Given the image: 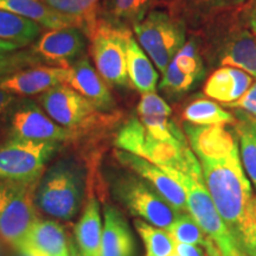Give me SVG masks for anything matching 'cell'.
Returning a JSON list of instances; mask_svg holds the SVG:
<instances>
[{"mask_svg": "<svg viewBox=\"0 0 256 256\" xmlns=\"http://www.w3.org/2000/svg\"><path fill=\"white\" fill-rule=\"evenodd\" d=\"M188 145L202 168L204 183L238 249L256 256L255 197L243 170L238 140L226 124H183Z\"/></svg>", "mask_w": 256, "mask_h": 256, "instance_id": "cell-1", "label": "cell"}, {"mask_svg": "<svg viewBox=\"0 0 256 256\" xmlns=\"http://www.w3.org/2000/svg\"><path fill=\"white\" fill-rule=\"evenodd\" d=\"M194 34L208 70L234 66L256 78V34L243 6L216 16Z\"/></svg>", "mask_w": 256, "mask_h": 256, "instance_id": "cell-2", "label": "cell"}, {"mask_svg": "<svg viewBox=\"0 0 256 256\" xmlns=\"http://www.w3.org/2000/svg\"><path fill=\"white\" fill-rule=\"evenodd\" d=\"M119 150L148 160L162 170L171 168L194 178H203L202 168L188 144H168L153 138L138 116L130 118L115 136Z\"/></svg>", "mask_w": 256, "mask_h": 256, "instance_id": "cell-3", "label": "cell"}, {"mask_svg": "<svg viewBox=\"0 0 256 256\" xmlns=\"http://www.w3.org/2000/svg\"><path fill=\"white\" fill-rule=\"evenodd\" d=\"M84 192V171L74 159H60L40 177L34 206L54 218L70 220L78 214Z\"/></svg>", "mask_w": 256, "mask_h": 256, "instance_id": "cell-4", "label": "cell"}, {"mask_svg": "<svg viewBox=\"0 0 256 256\" xmlns=\"http://www.w3.org/2000/svg\"><path fill=\"white\" fill-rule=\"evenodd\" d=\"M133 30L139 46L162 74L188 37L186 25L168 10H151L142 22L133 25Z\"/></svg>", "mask_w": 256, "mask_h": 256, "instance_id": "cell-5", "label": "cell"}, {"mask_svg": "<svg viewBox=\"0 0 256 256\" xmlns=\"http://www.w3.org/2000/svg\"><path fill=\"white\" fill-rule=\"evenodd\" d=\"M40 102L56 124L80 134L104 128L114 121L112 115L104 114L66 84H58L43 92Z\"/></svg>", "mask_w": 256, "mask_h": 256, "instance_id": "cell-6", "label": "cell"}, {"mask_svg": "<svg viewBox=\"0 0 256 256\" xmlns=\"http://www.w3.org/2000/svg\"><path fill=\"white\" fill-rule=\"evenodd\" d=\"M36 184L0 180V238L22 250L37 222L32 190Z\"/></svg>", "mask_w": 256, "mask_h": 256, "instance_id": "cell-7", "label": "cell"}, {"mask_svg": "<svg viewBox=\"0 0 256 256\" xmlns=\"http://www.w3.org/2000/svg\"><path fill=\"white\" fill-rule=\"evenodd\" d=\"M132 31L107 19H98L92 40L95 68L106 83L115 87L130 84L127 74V40Z\"/></svg>", "mask_w": 256, "mask_h": 256, "instance_id": "cell-8", "label": "cell"}, {"mask_svg": "<svg viewBox=\"0 0 256 256\" xmlns=\"http://www.w3.org/2000/svg\"><path fill=\"white\" fill-rule=\"evenodd\" d=\"M113 196L134 216L160 229H168L178 212L148 184L136 174L121 176L112 183Z\"/></svg>", "mask_w": 256, "mask_h": 256, "instance_id": "cell-9", "label": "cell"}, {"mask_svg": "<svg viewBox=\"0 0 256 256\" xmlns=\"http://www.w3.org/2000/svg\"><path fill=\"white\" fill-rule=\"evenodd\" d=\"M58 142L11 139L0 145V180L36 184Z\"/></svg>", "mask_w": 256, "mask_h": 256, "instance_id": "cell-10", "label": "cell"}, {"mask_svg": "<svg viewBox=\"0 0 256 256\" xmlns=\"http://www.w3.org/2000/svg\"><path fill=\"white\" fill-rule=\"evenodd\" d=\"M188 40L162 72L159 89L170 98H180L198 86L206 75L200 43L194 32L188 31Z\"/></svg>", "mask_w": 256, "mask_h": 256, "instance_id": "cell-11", "label": "cell"}, {"mask_svg": "<svg viewBox=\"0 0 256 256\" xmlns=\"http://www.w3.org/2000/svg\"><path fill=\"white\" fill-rule=\"evenodd\" d=\"M10 132L11 139L58 144L74 142L81 136L60 126L34 102H25L14 112Z\"/></svg>", "mask_w": 256, "mask_h": 256, "instance_id": "cell-12", "label": "cell"}, {"mask_svg": "<svg viewBox=\"0 0 256 256\" xmlns=\"http://www.w3.org/2000/svg\"><path fill=\"white\" fill-rule=\"evenodd\" d=\"M114 156L121 165L151 184L174 210L178 212H188L184 188L168 172L148 160L122 150H116Z\"/></svg>", "mask_w": 256, "mask_h": 256, "instance_id": "cell-13", "label": "cell"}, {"mask_svg": "<svg viewBox=\"0 0 256 256\" xmlns=\"http://www.w3.org/2000/svg\"><path fill=\"white\" fill-rule=\"evenodd\" d=\"M69 66H30L0 81V89L12 95L43 94L58 84H66Z\"/></svg>", "mask_w": 256, "mask_h": 256, "instance_id": "cell-14", "label": "cell"}, {"mask_svg": "<svg viewBox=\"0 0 256 256\" xmlns=\"http://www.w3.org/2000/svg\"><path fill=\"white\" fill-rule=\"evenodd\" d=\"M84 49V36L80 28H62L42 34L32 51L40 58L69 66V63L81 58Z\"/></svg>", "mask_w": 256, "mask_h": 256, "instance_id": "cell-15", "label": "cell"}, {"mask_svg": "<svg viewBox=\"0 0 256 256\" xmlns=\"http://www.w3.org/2000/svg\"><path fill=\"white\" fill-rule=\"evenodd\" d=\"M69 68L70 75L66 78V86L87 98L98 110L112 112L114 110L115 101L108 84L98 70L92 68L88 57L82 56Z\"/></svg>", "mask_w": 256, "mask_h": 256, "instance_id": "cell-16", "label": "cell"}, {"mask_svg": "<svg viewBox=\"0 0 256 256\" xmlns=\"http://www.w3.org/2000/svg\"><path fill=\"white\" fill-rule=\"evenodd\" d=\"M19 252L23 256H70V243L58 223L38 220Z\"/></svg>", "mask_w": 256, "mask_h": 256, "instance_id": "cell-17", "label": "cell"}, {"mask_svg": "<svg viewBox=\"0 0 256 256\" xmlns=\"http://www.w3.org/2000/svg\"><path fill=\"white\" fill-rule=\"evenodd\" d=\"M247 0H174L168 10L194 32L223 12L241 8Z\"/></svg>", "mask_w": 256, "mask_h": 256, "instance_id": "cell-18", "label": "cell"}, {"mask_svg": "<svg viewBox=\"0 0 256 256\" xmlns=\"http://www.w3.org/2000/svg\"><path fill=\"white\" fill-rule=\"evenodd\" d=\"M0 8L36 22L50 30L78 28L82 31L83 28L82 22L78 17L56 11L43 0H0Z\"/></svg>", "mask_w": 256, "mask_h": 256, "instance_id": "cell-19", "label": "cell"}, {"mask_svg": "<svg viewBox=\"0 0 256 256\" xmlns=\"http://www.w3.org/2000/svg\"><path fill=\"white\" fill-rule=\"evenodd\" d=\"M252 84V78L248 72L234 66H220L211 72L203 92L208 98L228 104L241 98Z\"/></svg>", "mask_w": 256, "mask_h": 256, "instance_id": "cell-20", "label": "cell"}, {"mask_svg": "<svg viewBox=\"0 0 256 256\" xmlns=\"http://www.w3.org/2000/svg\"><path fill=\"white\" fill-rule=\"evenodd\" d=\"M101 256H133L134 241L127 220L116 208L106 204Z\"/></svg>", "mask_w": 256, "mask_h": 256, "instance_id": "cell-21", "label": "cell"}, {"mask_svg": "<svg viewBox=\"0 0 256 256\" xmlns=\"http://www.w3.org/2000/svg\"><path fill=\"white\" fill-rule=\"evenodd\" d=\"M102 232L100 203L95 196H90L75 226L76 243L83 256H101Z\"/></svg>", "mask_w": 256, "mask_h": 256, "instance_id": "cell-22", "label": "cell"}, {"mask_svg": "<svg viewBox=\"0 0 256 256\" xmlns=\"http://www.w3.org/2000/svg\"><path fill=\"white\" fill-rule=\"evenodd\" d=\"M126 52L127 74L130 84L142 94L156 92L159 74L153 66L150 57L134 40L133 34L127 40Z\"/></svg>", "mask_w": 256, "mask_h": 256, "instance_id": "cell-23", "label": "cell"}, {"mask_svg": "<svg viewBox=\"0 0 256 256\" xmlns=\"http://www.w3.org/2000/svg\"><path fill=\"white\" fill-rule=\"evenodd\" d=\"M234 113L236 121L232 128L238 136L242 165L256 188V119L241 110Z\"/></svg>", "mask_w": 256, "mask_h": 256, "instance_id": "cell-24", "label": "cell"}, {"mask_svg": "<svg viewBox=\"0 0 256 256\" xmlns=\"http://www.w3.org/2000/svg\"><path fill=\"white\" fill-rule=\"evenodd\" d=\"M168 232L176 243L200 246L208 256H222L214 240L198 226L188 212H180L177 220L168 226Z\"/></svg>", "mask_w": 256, "mask_h": 256, "instance_id": "cell-25", "label": "cell"}, {"mask_svg": "<svg viewBox=\"0 0 256 256\" xmlns=\"http://www.w3.org/2000/svg\"><path fill=\"white\" fill-rule=\"evenodd\" d=\"M182 119L185 122L196 126L235 124V115L223 110L215 101L208 98H196L190 101L182 112Z\"/></svg>", "mask_w": 256, "mask_h": 256, "instance_id": "cell-26", "label": "cell"}, {"mask_svg": "<svg viewBox=\"0 0 256 256\" xmlns=\"http://www.w3.org/2000/svg\"><path fill=\"white\" fill-rule=\"evenodd\" d=\"M40 32L42 26L36 22L0 8V40L22 48L32 43Z\"/></svg>", "mask_w": 256, "mask_h": 256, "instance_id": "cell-27", "label": "cell"}, {"mask_svg": "<svg viewBox=\"0 0 256 256\" xmlns=\"http://www.w3.org/2000/svg\"><path fill=\"white\" fill-rule=\"evenodd\" d=\"M158 2L159 0H110V19L107 20L124 26H127V24L133 26L142 22L154 6H158Z\"/></svg>", "mask_w": 256, "mask_h": 256, "instance_id": "cell-28", "label": "cell"}, {"mask_svg": "<svg viewBox=\"0 0 256 256\" xmlns=\"http://www.w3.org/2000/svg\"><path fill=\"white\" fill-rule=\"evenodd\" d=\"M138 234L146 247V256H171L176 252V242L168 230L156 228L142 220H134Z\"/></svg>", "mask_w": 256, "mask_h": 256, "instance_id": "cell-29", "label": "cell"}, {"mask_svg": "<svg viewBox=\"0 0 256 256\" xmlns=\"http://www.w3.org/2000/svg\"><path fill=\"white\" fill-rule=\"evenodd\" d=\"M101 0H66L60 4L56 11L75 16L82 22V32L90 38L98 24V10Z\"/></svg>", "mask_w": 256, "mask_h": 256, "instance_id": "cell-30", "label": "cell"}, {"mask_svg": "<svg viewBox=\"0 0 256 256\" xmlns=\"http://www.w3.org/2000/svg\"><path fill=\"white\" fill-rule=\"evenodd\" d=\"M40 57L32 52L2 54L0 55V81L19 70L30 68L40 62Z\"/></svg>", "mask_w": 256, "mask_h": 256, "instance_id": "cell-31", "label": "cell"}, {"mask_svg": "<svg viewBox=\"0 0 256 256\" xmlns=\"http://www.w3.org/2000/svg\"><path fill=\"white\" fill-rule=\"evenodd\" d=\"M136 113L138 116H148V115H166V116H172L171 107L156 92L142 94L139 104H138Z\"/></svg>", "mask_w": 256, "mask_h": 256, "instance_id": "cell-32", "label": "cell"}, {"mask_svg": "<svg viewBox=\"0 0 256 256\" xmlns=\"http://www.w3.org/2000/svg\"><path fill=\"white\" fill-rule=\"evenodd\" d=\"M223 106L232 108V110H241L246 113L250 114L256 119V82L252 83L248 90L238 100Z\"/></svg>", "mask_w": 256, "mask_h": 256, "instance_id": "cell-33", "label": "cell"}, {"mask_svg": "<svg viewBox=\"0 0 256 256\" xmlns=\"http://www.w3.org/2000/svg\"><path fill=\"white\" fill-rule=\"evenodd\" d=\"M176 254L179 256H208L206 252L197 246L184 244V243H176Z\"/></svg>", "mask_w": 256, "mask_h": 256, "instance_id": "cell-34", "label": "cell"}, {"mask_svg": "<svg viewBox=\"0 0 256 256\" xmlns=\"http://www.w3.org/2000/svg\"><path fill=\"white\" fill-rule=\"evenodd\" d=\"M243 12L252 32L256 34V0H247L243 5Z\"/></svg>", "mask_w": 256, "mask_h": 256, "instance_id": "cell-35", "label": "cell"}, {"mask_svg": "<svg viewBox=\"0 0 256 256\" xmlns=\"http://www.w3.org/2000/svg\"><path fill=\"white\" fill-rule=\"evenodd\" d=\"M16 101V96L8 94L0 89V116L11 107V104Z\"/></svg>", "mask_w": 256, "mask_h": 256, "instance_id": "cell-36", "label": "cell"}, {"mask_svg": "<svg viewBox=\"0 0 256 256\" xmlns=\"http://www.w3.org/2000/svg\"><path fill=\"white\" fill-rule=\"evenodd\" d=\"M19 46L17 44L12 43V42H6V40H0V55H2V54H10V52H14L16 50L19 49Z\"/></svg>", "mask_w": 256, "mask_h": 256, "instance_id": "cell-37", "label": "cell"}, {"mask_svg": "<svg viewBox=\"0 0 256 256\" xmlns=\"http://www.w3.org/2000/svg\"><path fill=\"white\" fill-rule=\"evenodd\" d=\"M44 2H46L48 5L51 6L52 8H57L60 4H63V2H66V0H43Z\"/></svg>", "mask_w": 256, "mask_h": 256, "instance_id": "cell-38", "label": "cell"}, {"mask_svg": "<svg viewBox=\"0 0 256 256\" xmlns=\"http://www.w3.org/2000/svg\"><path fill=\"white\" fill-rule=\"evenodd\" d=\"M70 256H83L78 249L72 244V242H70Z\"/></svg>", "mask_w": 256, "mask_h": 256, "instance_id": "cell-39", "label": "cell"}, {"mask_svg": "<svg viewBox=\"0 0 256 256\" xmlns=\"http://www.w3.org/2000/svg\"><path fill=\"white\" fill-rule=\"evenodd\" d=\"M172 2H174V0H159L158 6H164V8H168V6L172 4Z\"/></svg>", "mask_w": 256, "mask_h": 256, "instance_id": "cell-40", "label": "cell"}, {"mask_svg": "<svg viewBox=\"0 0 256 256\" xmlns=\"http://www.w3.org/2000/svg\"><path fill=\"white\" fill-rule=\"evenodd\" d=\"M232 256H249L247 254H244V252H241V250H238L236 252H234V254Z\"/></svg>", "mask_w": 256, "mask_h": 256, "instance_id": "cell-41", "label": "cell"}, {"mask_svg": "<svg viewBox=\"0 0 256 256\" xmlns=\"http://www.w3.org/2000/svg\"><path fill=\"white\" fill-rule=\"evenodd\" d=\"M255 215H256V197H255Z\"/></svg>", "mask_w": 256, "mask_h": 256, "instance_id": "cell-42", "label": "cell"}]
</instances>
